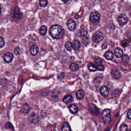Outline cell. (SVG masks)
Returning a JSON list of instances; mask_svg holds the SVG:
<instances>
[{"mask_svg": "<svg viewBox=\"0 0 131 131\" xmlns=\"http://www.w3.org/2000/svg\"><path fill=\"white\" fill-rule=\"evenodd\" d=\"M49 33L53 38L59 40L62 38L64 36V30L61 26L54 25L50 28Z\"/></svg>", "mask_w": 131, "mask_h": 131, "instance_id": "obj_1", "label": "cell"}, {"mask_svg": "<svg viewBox=\"0 0 131 131\" xmlns=\"http://www.w3.org/2000/svg\"><path fill=\"white\" fill-rule=\"evenodd\" d=\"M103 120L105 124H108L111 122V110L109 109H106L103 112L102 114Z\"/></svg>", "mask_w": 131, "mask_h": 131, "instance_id": "obj_2", "label": "cell"}, {"mask_svg": "<svg viewBox=\"0 0 131 131\" xmlns=\"http://www.w3.org/2000/svg\"><path fill=\"white\" fill-rule=\"evenodd\" d=\"M101 15L98 12H93L91 14L90 17V21L92 23H96L100 21Z\"/></svg>", "mask_w": 131, "mask_h": 131, "instance_id": "obj_3", "label": "cell"}, {"mask_svg": "<svg viewBox=\"0 0 131 131\" xmlns=\"http://www.w3.org/2000/svg\"><path fill=\"white\" fill-rule=\"evenodd\" d=\"M103 38V35L101 32L99 31L96 32L93 36V41L95 43H99L102 41Z\"/></svg>", "mask_w": 131, "mask_h": 131, "instance_id": "obj_4", "label": "cell"}, {"mask_svg": "<svg viewBox=\"0 0 131 131\" xmlns=\"http://www.w3.org/2000/svg\"><path fill=\"white\" fill-rule=\"evenodd\" d=\"M95 61L97 64V68L102 71L104 70V67L103 65L102 60V59L99 57H96L95 58Z\"/></svg>", "mask_w": 131, "mask_h": 131, "instance_id": "obj_5", "label": "cell"}, {"mask_svg": "<svg viewBox=\"0 0 131 131\" xmlns=\"http://www.w3.org/2000/svg\"><path fill=\"white\" fill-rule=\"evenodd\" d=\"M118 21L120 25H121V26H124L126 25L128 22V17L125 14L121 15L118 18Z\"/></svg>", "mask_w": 131, "mask_h": 131, "instance_id": "obj_6", "label": "cell"}, {"mask_svg": "<svg viewBox=\"0 0 131 131\" xmlns=\"http://www.w3.org/2000/svg\"><path fill=\"white\" fill-rule=\"evenodd\" d=\"M13 59V55L10 52H7L4 55V60L6 63H10L11 62Z\"/></svg>", "mask_w": 131, "mask_h": 131, "instance_id": "obj_7", "label": "cell"}, {"mask_svg": "<svg viewBox=\"0 0 131 131\" xmlns=\"http://www.w3.org/2000/svg\"><path fill=\"white\" fill-rule=\"evenodd\" d=\"M76 23L73 20L70 19L67 22V26L68 29L70 31H73L76 27Z\"/></svg>", "mask_w": 131, "mask_h": 131, "instance_id": "obj_8", "label": "cell"}, {"mask_svg": "<svg viewBox=\"0 0 131 131\" xmlns=\"http://www.w3.org/2000/svg\"><path fill=\"white\" fill-rule=\"evenodd\" d=\"M23 16L22 12H21L18 7H17L15 9L13 12V17L17 18H22Z\"/></svg>", "mask_w": 131, "mask_h": 131, "instance_id": "obj_9", "label": "cell"}, {"mask_svg": "<svg viewBox=\"0 0 131 131\" xmlns=\"http://www.w3.org/2000/svg\"><path fill=\"white\" fill-rule=\"evenodd\" d=\"M39 119L36 113H32L31 114L29 117L28 120L31 123H35L38 122V120Z\"/></svg>", "mask_w": 131, "mask_h": 131, "instance_id": "obj_10", "label": "cell"}, {"mask_svg": "<svg viewBox=\"0 0 131 131\" xmlns=\"http://www.w3.org/2000/svg\"><path fill=\"white\" fill-rule=\"evenodd\" d=\"M100 94L103 97H107L109 94V91L108 87L106 86H102L100 89Z\"/></svg>", "mask_w": 131, "mask_h": 131, "instance_id": "obj_11", "label": "cell"}, {"mask_svg": "<svg viewBox=\"0 0 131 131\" xmlns=\"http://www.w3.org/2000/svg\"><path fill=\"white\" fill-rule=\"evenodd\" d=\"M39 49L38 47L36 45H32L31 46L30 49V52L31 55H36L39 52Z\"/></svg>", "mask_w": 131, "mask_h": 131, "instance_id": "obj_12", "label": "cell"}, {"mask_svg": "<svg viewBox=\"0 0 131 131\" xmlns=\"http://www.w3.org/2000/svg\"><path fill=\"white\" fill-rule=\"evenodd\" d=\"M114 54L115 56L117 58H120L122 57L123 54V50L121 48L118 47L116 48L114 50Z\"/></svg>", "mask_w": 131, "mask_h": 131, "instance_id": "obj_13", "label": "cell"}, {"mask_svg": "<svg viewBox=\"0 0 131 131\" xmlns=\"http://www.w3.org/2000/svg\"><path fill=\"white\" fill-rule=\"evenodd\" d=\"M69 110L73 114H75L78 111V108L75 104H71L69 107Z\"/></svg>", "mask_w": 131, "mask_h": 131, "instance_id": "obj_14", "label": "cell"}, {"mask_svg": "<svg viewBox=\"0 0 131 131\" xmlns=\"http://www.w3.org/2000/svg\"><path fill=\"white\" fill-rule=\"evenodd\" d=\"M30 110V107L29 105L27 104H25L23 105L21 109V112L23 113L24 114H27V113Z\"/></svg>", "mask_w": 131, "mask_h": 131, "instance_id": "obj_15", "label": "cell"}, {"mask_svg": "<svg viewBox=\"0 0 131 131\" xmlns=\"http://www.w3.org/2000/svg\"><path fill=\"white\" fill-rule=\"evenodd\" d=\"M63 101L66 104L71 103L73 101V97L71 95H67L63 98Z\"/></svg>", "mask_w": 131, "mask_h": 131, "instance_id": "obj_16", "label": "cell"}, {"mask_svg": "<svg viewBox=\"0 0 131 131\" xmlns=\"http://www.w3.org/2000/svg\"><path fill=\"white\" fill-rule=\"evenodd\" d=\"M81 46L80 42L77 40H75L73 41L72 44V47L73 49L76 50L79 49Z\"/></svg>", "mask_w": 131, "mask_h": 131, "instance_id": "obj_17", "label": "cell"}, {"mask_svg": "<svg viewBox=\"0 0 131 131\" xmlns=\"http://www.w3.org/2000/svg\"><path fill=\"white\" fill-rule=\"evenodd\" d=\"M91 106L90 107V108L91 111V113H92L93 114L95 115H99V112L97 108L94 105L91 104Z\"/></svg>", "mask_w": 131, "mask_h": 131, "instance_id": "obj_18", "label": "cell"}, {"mask_svg": "<svg viewBox=\"0 0 131 131\" xmlns=\"http://www.w3.org/2000/svg\"><path fill=\"white\" fill-rule=\"evenodd\" d=\"M84 96V92L82 90H78L76 94V97L78 99H82Z\"/></svg>", "mask_w": 131, "mask_h": 131, "instance_id": "obj_19", "label": "cell"}, {"mask_svg": "<svg viewBox=\"0 0 131 131\" xmlns=\"http://www.w3.org/2000/svg\"><path fill=\"white\" fill-rule=\"evenodd\" d=\"M105 57L107 60H112L113 57V54L112 51H108L106 52Z\"/></svg>", "mask_w": 131, "mask_h": 131, "instance_id": "obj_20", "label": "cell"}, {"mask_svg": "<svg viewBox=\"0 0 131 131\" xmlns=\"http://www.w3.org/2000/svg\"><path fill=\"white\" fill-rule=\"evenodd\" d=\"M62 130L63 131H71V129L70 128V126L69 125V123L67 122L64 123L62 125Z\"/></svg>", "mask_w": 131, "mask_h": 131, "instance_id": "obj_21", "label": "cell"}, {"mask_svg": "<svg viewBox=\"0 0 131 131\" xmlns=\"http://www.w3.org/2000/svg\"><path fill=\"white\" fill-rule=\"evenodd\" d=\"M47 27L45 26H42L41 27L39 30L40 33L42 36H45L47 34Z\"/></svg>", "mask_w": 131, "mask_h": 131, "instance_id": "obj_22", "label": "cell"}, {"mask_svg": "<svg viewBox=\"0 0 131 131\" xmlns=\"http://www.w3.org/2000/svg\"><path fill=\"white\" fill-rule=\"evenodd\" d=\"M70 68L72 71H77L78 69V65L75 63H72L70 66Z\"/></svg>", "mask_w": 131, "mask_h": 131, "instance_id": "obj_23", "label": "cell"}, {"mask_svg": "<svg viewBox=\"0 0 131 131\" xmlns=\"http://www.w3.org/2000/svg\"><path fill=\"white\" fill-rule=\"evenodd\" d=\"M65 47L67 50L71 51L73 49L72 43L69 41L67 42L65 44Z\"/></svg>", "mask_w": 131, "mask_h": 131, "instance_id": "obj_24", "label": "cell"}, {"mask_svg": "<svg viewBox=\"0 0 131 131\" xmlns=\"http://www.w3.org/2000/svg\"><path fill=\"white\" fill-rule=\"evenodd\" d=\"M88 69L90 71L95 72L97 70V68L96 66L91 63H90L88 65Z\"/></svg>", "mask_w": 131, "mask_h": 131, "instance_id": "obj_25", "label": "cell"}, {"mask_svg": "<svg viewBox=\"0 0 131 131\" xmlns=\"http://www.w3.org/2000/svg\"><path fill=\"white\" fill-rule=\"evenodd\" d=\"M122 61L125 63H128L130 61V58L127 55H124L122 57Z\"/></svg>", "mask_w": 131, "mask_h": 131, "instance_id": "obj_26", "label": "cell"}, {"mask_svg": "<svg viewBox=\"0 0 131 131\" xmlns=\"http://www.w3.org/2000/svg\"><path fill=\"white\" fill-rule=\"evenodd\" d=\"M48 4L47 0H40L39 5L42 7H45Z\"/></svg>", "mask_w": 131, "mask_h": 131, "instance_id": "obj_27", "label": "cell"}, {"mask_svg": "<svg viewBox=\"0 0 131 131\" xmlns=\"http://www.w3.org/2000/svg\"><path fill=\"white\" fill-rule=\"evenodd\" d=\"M88 34V31L86 28H83L81 31V37H85Z\"/></svg>", "mask_w": 131, "mask_h": 131, "instance_id": "obj_28", "label": "cell"}, {"mask_svg": "<svg viewBox=\"0 0 131 131\" xmlns=\"http://www.w3.org/2000/svg\"><path fill=\"white\" fill-rule=\"evenodd\" d=\"M5 127L7 129H12V130H14V127L12 125V124L10 122H7L5 125Z\"/></svg>", "mask_w": 131, "mask_h": 131, "instance_id": "obj_29", "label": "cell"}, {"mask_svg": "<svg viewBox=\"0 0 131 131\" xmlns=\"http://www.w3.org/2000/svg\"><path fill=\"white\" fill-rule=\"evenodd\" d=\"M5 44L4 39L2 37H0V48H2Z\"/></svg>", "mask_w": 131, "mask_h": 131, "instance_id": "obj_30", "label": "cell"}, {"mask_svg": "<svg viewBox=\"0 0 131 131\" xmlns=\"http://www.w3.org/2000/svg\"><path fill=\"white\" fill-rule=\"evenodd\" d=\"M128 130V127L126 124H124L120 127V130L121 131H127Z\"/></svg>", "mask_w": 131, "mask_h": 131, "instance_id": "obj_31", "label": "cell"}, {"mask_svg": "<svg viewBox=\"0 0 131 131\" xmlns=\"http://www.w3.org/2000/svg\"><path fill=\"white\" fill-rule=\"evenodd\" d=\"M14 53L15 55H20V54L21 53V50L19 48L17 47V48H15V49Z\"/></svg>", "mask_w": 131, "mask_h": 131, "instance_id": "obj_32", "label": "cell"}, {"mask_svg": "<svg viewBox=\"0 0 131 131\" xmlns=\"http://www.w3.org/2000/svg\"><path fill=\"white\" fill-rule=\"evenodd\" d=\"M131 109H129V110L127 114V117L129 119H131Z\"/></svg>", "mask_w": 131, "mask_h": 131, "instance_id": "obj_33", "label": "cell"}, {"mask_svg": "<svg viewBox=\"0 0 131 131\" xmlns=\"http://www.w3.org/2000/svg\"><path fill=\"white\" fill-rule=\"evenodd\" d=\"M119 74H120V72H117V71H115V72H114V76L116 78H118L119 76H120V75H119Z\"/></svg>", "mask_w": 131, "mask_h": 131, "instance_id": "obj_34", "label": "cell"}, {"mask_svg": "<svg viewBox=\"0 0 131 131\" xmlns=\"http://www.w3.org/2000/svg\"><path fill=\"white\" fill-rule=\"evenodd\" d=\"M107 43H105L102 45V49L103 50H104L107 49Z\"/></svg>", "mask_w": 131, "mask_h": 131, "instance_id": "obj_35", "label": "cell"}, {"mask_svg": "<svg viewBox=\"0 0 131 131\" xmlns=\"http://www.w3.org/2000/svg\"><path fill=\"white\" fill-rule=\"evenodd\" d=\"M62 0L64 2H67V1H68V0Z\"/></svg>", "mask_w": 131, "mask_h": 131, "instance_id": "obj_36", "label": "cell"}, {"mask_svg": "<svg viewBox=\"0 0 131 131\" xmlns=\"http://www.w3.org/2000/svg\"><path fill=\"white\" fill-rule=\"evenodd\" d=\"M1 8L0 6V14H1Z\"/></svg>", "mask_w": 131, "mask_h": 131, "instance_id": "obj_37", "label": "cell"}]
</instances>
